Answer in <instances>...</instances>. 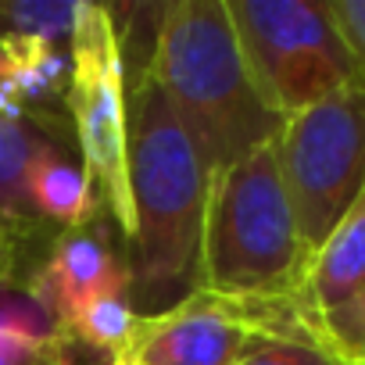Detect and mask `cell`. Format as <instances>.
I'll list each match as a JSON object with an SVG mask.
<instances>
[{
  "instance_id": "cell-5",
  "label": "cell",
  "mask_w": 365,
  "mask_h": 365,
  "mask_svg": "<svg viewBox=\"0 0 365 365\" xmlns=\"http://www.w3.org/2000/svg\"><path fill=\"white\" fill-rule=\"evenodd\" d=\"M276 154L297 237L312 262L365 194V86H347L287 118Z\"/></svg>"
},
{
  "instance_id": "cell-8",
  "label": "cell",
  "mask_w": 365,
  "mask_h": 365,
  "mask_svg": "<svg viewBox=\"0 0 365 365\" xmlns=\"http://www.w3.org/2000/svg\"><path fill=\"white\" fill-rule=\"evenodd\" d=\"M115 290L133 294V272L111 251L108 230H101L97 222L58 233L47 258L29 276V301L47 315L54 333L79 304Z\"/></svg>"
},
{
  "instance_id": "cell-15",
  "label": "cell",
  "mask_w": 365,
  "mask_h": 365,
  "mask_svg": "<svg viewBox=\"0 0 365 365\" xmlns=\"http://www.w3.org/2000/svg\"><path fill=\"white\" fill-rule=\"evenodd\" d=\"M54 365H125V361H122V354L90 351L83 344H72V340L54 336Z\"/></svg>"
},
{
  "instance_id": "cell-4",
  "label": "cell",
  "mask_w": 365,
  "mask_h": 365,
  "mask_svg": "<svg viewBox=\"0 0 365 365\" xmlns=\"http://www.w3.org/2000/svg\"><path fill=\"white\" fill-rule=\"evenodd\" d=\"M226 8L251 79L283 122L347 86H361L329 0H226Z\"/></svg>"
},
{
  "instance_id": "cell-7",
  "label": "cell",
  "mask_w": 365,
  "mask_h": 365,
  "mask_svg": "<svg viewBox=\"0 0 365 365\" xmlns=\"http://www.w3.org/2000/svg\"><path fill=\"white\" fill-rule=\"evenodd\" d=\"M72 83L68 118L79 136L83 168L90 172L104 208L125 240L136 233L133 187H129V83L118 33L108 4H79L72 29Z\"/></svg>"
},
{
  "instance_id": "cell-14",
  "label": "cell",
  "mask_w": 365,
  "mask_h": 365,
  "mask_svg": "<svg viewBox=\"0 0 365 365\" xmlns=\"http://www.w3.org/2000/svg\"><path fill=\"white\" fill-rule=\"evenodd\" d=\"M329 11L358 61V76L365 86V0H329Z\"/></svg>"
},
{
  "instance_id": "cell-10",
  "label": "cell",
  "mask_w": 365,
  "mask_h": 365,
  "mask_svg": "<svg viewBox=\"0 0 365 365\" xmlns=\"http://www.w3.org/2000/svg\"><path fill=\"white\" fill-rule=\"evenodd\" d=\"M51 140L36 133L33 122L0 111V230L29 244L43 233V219L29 201V168Z\"/></svg>"
},
{
  "instance_id": "cell-11",
  "label": "cell",
  "mask_w": 365,
  "mask_h": 365,
  "mask_svg": "<svg viewBox=\"0 0 365 365\" xmlns=\"http://www.w3.org/2000/svg\"><path fill=\"white\" fill-rule=\"evenodd\" d=\"M29 201L43 222L65 226V230H83L97 215V187L83 165L65 158L58 143H47L33 168H29Z\"/></svg>"
},
{
  "instance_id": "cell-13",
  "label": "cell",
  "mask_w": 365,
  "mask_h": 365,
  "mask_svg": "<svg viewBox=\"0 0 365 365\" xmlns=\"http://www.w3.org/2000/svg\"><path fill=\"white\" fill-rule=\"evenodd\" d=\"M240 365H340L333 354H326L315 344L301 340H269L255 354H247Z\"/></svg>"
},
{
  "instance_id": "cell-1",
  "label": "cell",
  "mask_w": 365,
  "mask_h": 365,
  "mask_svg": "<svg viewBox=\"0 0 365 365\" xmlns=\"http://www.w3.org/2000/svg\"><path fill=\"white\" fill-rule=\"evenodd\" d=\"M147 79L187 129L208 172L276 143L283 118L262 101L226 0H172Z\"/></svg>"
},
{
  "instance_id": "cell-12",
  "label": "cell",
  "mask_w": 365,
  "mask_h": 365,
  "mask_svg": "<svg viewBox=\"0 0 365 365\" xmlns=\"http://www.w3.org/2000/svg\"><path fill=\"white\" fill-rule=\"evenodd\" d=\"M54 329L29 297H0V365H47Z\"/></svg>"
},
{
  "instance_id": "cell-6",
  "label": "cell",
  "mask_w": 365,
  "mask_h": 365,
  "mask_svg": "<svg viewBox=\"0 0 365 365\" xmlns=\"http://www.w3.org/2000/svg\"><path fill=\"white\" fill-rule=\"evenodd\" d=\"M269 340L319 344L301 297H226L190 290L161 312H143L125 365H240Z\"/></svg>"
},
{
  "instance_id": "cell-17",
  "label": "cell",
  "mask_w": 365,
  "mask_h": 365,
  "mask_svg": "<svg viewBox=\"0 0 365 365\" xmlns=\"http://www.w3.org/2000/svg\"><path fill=\"white\" fill-rule=\"evenodd\" d=\"M47 365H54V354H51V361H47Z\"/></svg>"
},
{
  "instance_id": "cell-3",
  "label": "cell",
  "mask_w": 365,
  "mask_h": 365,
  "mask_svg": "<svg viewBox=\"0 0 365 365\" xmlns=\"http://www.w3.org/2000/svg\"><path fill=\"white\" fill-rule=\"evenodd\" d=\"M308 255L297 237L276 143L212 172L197 290L301 297Z\"/></svg>"
},
{
  "instance_id": "cell-2",
  "label": "cell",
  "mask_w": 365,
  "mask_h": 365,
  "mask_svg": "<svg viewBox=\"0 0 365 365\" xmlns=\"http://www.w3.org/2000/svg\"><path fill=\"white\" fill-rule=\"evenodd\" d=\"M208 182L182 122L143 76L129 90V187H133V297L161 312L179 287L197 290Z\"/></svg>"
},
{
  "instance_id": "cell-16",
  "label": "cell",
  "mask_w": 365,
  "mask_h": 365,
  "mask_svg": "<svg viewBox=\"0 0 365 365\" xmlns=\"http://www.w3.org/2000/svg\"><path fill=\"white\" fill-rule=\"evenodd\" d=\"M22 251H26L22 240H15L8 230H0V287H11V283L19 279L22 262H26Z\"/></svg>"
},
{
  "instance_id": "cell-9",
  "label": "cell",
  "mask_w": 365,
  "mask_h": 365,
  "mask_svg": "<svg viewBox=\"0 0 365 365\" xmlns=\"http://www.w3.org/2000/svg\"><path fill=\"white\" fill-rule=\"evenodd\" d=\"M354 301H365V194L312 255L301 283V304L312 322Z\"/></svg>"
}]
</instances>
